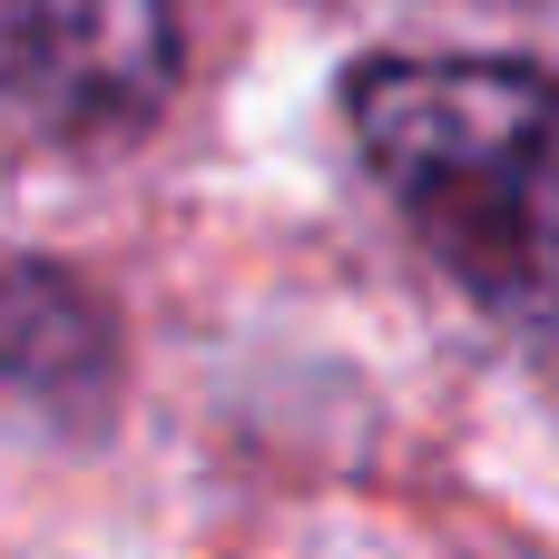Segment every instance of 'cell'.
Listing matches in <instances>:
<instances>
[{
    "mask_svg": "<svg viewBox=\"0 0 559 559\" xmlns=\"http://www.w3.org/2000/svg\"><path fill=\"white\" fill-rule=\"evenodd\" d=\"M344 108L413 246L559 364V88L501 59H373Z\"/></svg>",
    "mask_w": 559,
    "mask_h": 559,
    "instance_id": "cell-1",
    "label": "cell"
},
{
    "mask_svg": "<svg viewBox=\"0 0 559 559\" xmlns=\"http://www.w3.org/2000/svg\"><path fill=\"white\" fill-rule=\"evenodd\" d=\"M177 88V0H0V128L108 147Z\"/></svg>",
    "mask_w": 559,
    "mask_h": 559,
    "instance_id": "cell-2",
    "label": "cell"
},
{
    "mask_svg": "<svg viewBox=\"0 0 559 559\" xmlns=\"http://www.w3.org/2000/svg\"><path fill=\"white\" fill-rule=\"evenodd\" d=\"M108 403V324L79 285L39 265H0V413L88 423Z\"/></svg>",
    "mask_w": 559,
    "mask_h": 559,
    "instance_id": "cell-3",
    "label": "cell"
},
{
    "mask_svg": "<svg viewBox=\"0 0 559 559\" xmlns=\"http://www.w3.org/2000/svg\"><path fill=\"white\" fill-rule=\"evenodd\" d=\"M413 10H521V0H413Z\"/></svg>",
    "mask_w": 559,
    "mask_h": 559,
    "instance_id": "cell-4",
    "label": "cell"
}]
</instances>
